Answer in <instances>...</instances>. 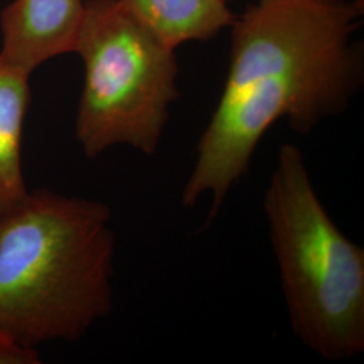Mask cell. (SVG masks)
Returning a JSON list of instances; mask_svg holds the SVG:
<instances>
[{
    "label": "cell",
    "mask_w": 364,
    "mask_h": 364,
    "mask_svg": "<svg viewBox=\"0 0 364 364\" xmlns=\"http://www.w3.org/2000/svg\"><path fill=\"white\" fill-rule=\"evenodd\" d=\"M362 14L350 0H257L235 19L224 88L182 189L185 208L208 196L213 220L278 120L309 134L348 108L363 80L351 42Z\"/></svg>",
    "instance_id": "cell-1"
},
{
    "label": "cell",
    "mask_w": 364,
    "mask_h": 364,
    "mask_svg": "<svg viewBox=\"0 0 364 364\" xmlns=\"http://www.w3.org/2000/svg\"><path fill=\"white\" fill-rule=\"evenodd\" d=\"M111 221L105 203L49 189L0 212V333L28 348L76 341L112 312Z\"/></svg>",
    "instance_id": "cell-2"
},
{
    "label": "cell",
    "mask_w": 364,
    "mask_h": 364,
    "mask_svg": "<svg viewBox=\"0 0 364 364\" xmlns=\"http://www.w3.org/2000/svg\"><path fill=\"white\" fill-rule=\"evenodd\" d=\"M293 333L326 360L364 351V248L316 193L299 146L281 144L263 197Z\"/></svg>",
    "instance_id": "cell-3"
},
{
    "label": "cell",
    "mask_w": 364,
    "mask_h": 364,
    "mask_svg": "<svg viewBox=\"0 0 364 364\" xmlns=\"http://www.w3.org/2000/svg\"><path fill=\"white\" fill-rule=\"evenodd\" d=\"M75 53L84 64L76 138L87 158L115 146L154 156L178 99L176 50L120 0H85Z\"/></svg>",
    "instance_id": "cell-4"
},
{
    "label": "cell",
    "mask_w": 364,
    "mask_h": 364,
    "mask_svg": "<svg viewBox=\"0 0 364 364\" xmlns=\"http://www.w3.org/2000/svg\"><path fill=\"white\" fill-rule=\"evenodd\" d=\"M85 0H14L0 15V55L27 73L75 53Z\"/></svg>",
    "instance_id": "cell-5"
},
{
    "label": "cell",
    "mask_w": 364,
    "mask_h": 364,
    "mask_svg": "<svg viewBox=\"0 0 364 364\" xmlns=\"http://www.w3.org/2000/svg\"><path fill=\"white\" fill-rule=\"evenodd\" d=\"M153 36L171 49L216 37L236 19L228 0H120Z\"/></svg>",
    "instance_id": "cell-6"
},
{
    "label": "cell",
    "mask_w": 364,
    "mask_h": 364,
    "mask_svg": "<svg viewBox=\"0 0 364 364\" xmlns=\"http://www.w3.org/2000/svg\"><path fill=\"white\" fill-rule=\"evenodd\" d=\"M30 76L0 55V212L13 208L28 193L22 169V139Z\"/></svg>",
    "instance_id": "cell-7"
},
{
    "label": "cell",
    "mask_w": 364,
    "mask_h": 364,
    "mask_svg": "<svg viewBox=\"0 0 364 364\" xmlns=\"http://www.w3.org/2000/svg\"><path fill=\"white\" fill-rule=\"evenodd\" d=\"M41 363L36 348L23 347L0 333V364H38Z\"/></svg>",
    "instance_id": "cell-8"
},
{
    "label": "cell",
    "mask_w": 364,
    "mask_h": 364,
    "mask_svg": "<svg viewBox=\"0 0 364 364\" xmlns=\"http://www.w3.org/2000/svg\"><path fill=\"white\" fill-rule=\"evenodd\" d=\"M352 3H355L360 10H363L364 11V0H350Z\"/></svg>",
    "instance_id": "cell-9"
}]
</instances>
